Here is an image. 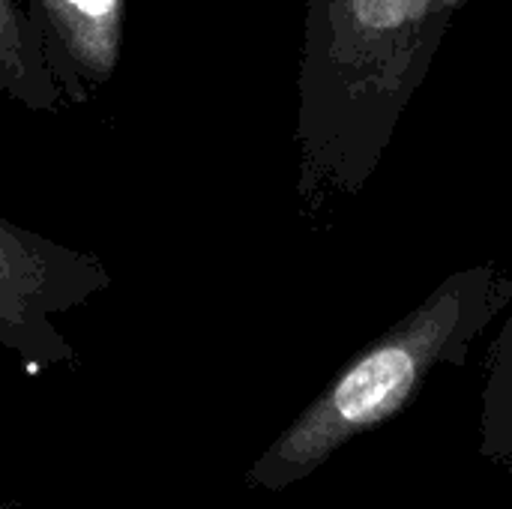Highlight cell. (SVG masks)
<instances>
[{
  "label": "cell",
  "mask_w": 512,
  "mask_h": 509,
  "mask_svg": "<svg viewBox=\"0 0 512 509\" xmlns=\"http://www.w3.org/2000/svg\"><path fill=\"white\" fill-rule=\"evenodd\" d=\"M468 3L306 0L297 75L303 201L321 207L369 183Z\"/></svg>",
  "instance_id": "1"
},
{
  "label": "cell",
  "mask_w": 512,
  "mask_h": 509,
  "mask_svg": "<svg viewBox=\"0 0 512 509\" xmlns=\"http://www.w3.org/2000/svg\"><path fill=\"white\" fill-rule=\"evenodd\" d=\"M512 303V273L474 264L450 273L417 309L363 348L318 399L252 462L246 486L285 492L342 447L399 417L441 366H462L483 330Z\"/></svg>",
  "instance_id": "2"
},
{
  "label": "cell",
  "mask_w": 512,
  "mask_h": 509,
  "mask_svg": "<svg viewBox=\"0 0 512 509\" xmlns=\"http://www.w3.org/2000/svg\"><path fill=\"white\" fill-rule=\"evenodd\" d=\"M108 267L75 246L0 216V345L33 366H75L72 342L54 327L111 288Z\"/></svg>",
  "instance_id": "3"
},
{
  "label": "cell",
  "mask_w": 512,
  "mask_h": 509,
  "mask_svg": "<svg viewBox=\"0 0 512 509\" xmlns=\"http://www.w3.org/2000/svg\"><path fill=\"white\" fill-rule=\"evenodd\" d=\"M63 105L90 102L117 72L126 0H27Z\"/></svg>",
  "instance_id": "4"
},
{
  "label": "cell",
  "mask_w": 512,
  "mask_h": 509,
  "mask_svg": "<svg viewBox=\"0 0 512 509\" xmlns=\"http://www.w3.org/2000/svg\"><path fill=\"white\" fill-rule=\"evenodd\" d=\"M0 90L27 111H60V90L42 57V36L21 0H0Z\"/></svg>",
  "instance_id": "5"
},
{
  "label": "cell",
  "mask_w": 512,
  "mask_h": 509,
  "mask_svg": "<svg viewBox=\"0 0 512 509\" xmlns=\"http://www.w3.org/2000/svg\"><path fill=\"white\" fill-rule=\"evenodd\" d=\"M483 441L480 450L495 465H512V303L492 345L483 390Z\"/></svg>",
  "instance_id": "6"
},
{
  "label": "cell",
  "mask_w": 512,
  "mask_h": 509,
  "mask_svg": "<svg viewBox=\"0 0 512 509\" xmlns=\"http://www.w3.org/2000/svg\"><path fill=\"white\" fill-rule=\"evenodd\" d=\"M0 509H18V501H0Z\"/></svg>",
  "instance_id": "7"
}]
</instances>
